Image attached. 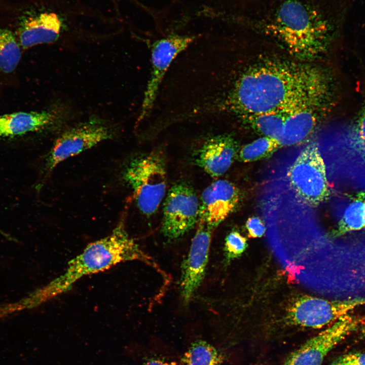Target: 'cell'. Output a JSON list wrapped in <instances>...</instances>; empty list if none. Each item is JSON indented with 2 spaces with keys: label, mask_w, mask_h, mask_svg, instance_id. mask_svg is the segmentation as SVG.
Wrapping results in <instances>:
<instances>
[{
  "label": "cell",
  "mask_w": 365,
  "mask_h": 365,
  "mask_svg": "<svg viewBox=\"0 0 365 365\" xmlns=\"http://www.w3.org/2000/svg\"><path fill=\"white\" fill-rule=\"evenodd\" d=\"M195 35L170 34L154 42L151 46V69L138 118H148L156 102L161 85L177 57L196 40Z\"/></svg>",
  "instance_id": "cell-6"
},
{
  "label": "cell",
  "mask_w": 365,
  "mask_h": 365,
  "mask_svg": "<svg viewBox=\"0 0 365 365\" xmlns=\"http://www.w3.org/2000/svg\"><path fill=\"white\" fill-rule=\"evenodd\" d=\"M212 230L199 222L188 255L181 264L179 291L185 304L190 302L204 278Z\"/></svg>",
  "instance_id": "cell-11"
},
{
  "label": "cell",
  "mask_w": 365,
  "mask_h": 365,
  "mask_svg": "<svg viewBox=\"0 0 365 365\" xmlns=\"http://www.w3.org/2000/svg\"><path fill=\"white\" fill-rule=\"evenodd\" d=\"M138 261L155 267L126 231L122 221L108 236L89 243L68 263L65 271L44 286L16 302L19 311L36 307L66 293L83 277L103 271L120 263Z\"/></svg>",
  "instance_id": "cell-2"
},
{
  "label": "cell",
  "mask_w": 365,
  "mask_h": 365,
  "mask_svg": "<svg viewBox=\"0 0 365 365\" xmlns=\"http://www.w3.org/2000/svg\"><path fill=\"white\" fill-rule=\"evenodd\" d=\"M330 365H342V364H341L337 360H336L334 361Z\"/></svg>",
  "instance_id": "cell-29"
},
{
  "label": "cell",
  "mask_w": 365,
  "mask_h": 365,
  "mask_svg": "<svg viewBox=\"0 0 365 365\" xmlns=\"http://www.w3.org/2000/svg\"><path fill=\"white\" fill-rule=\"evenodd\" d=\"M224 360V357L218 349L201 339L193 341L181 358L185 365H222Z\"/></svg>",
  "instance_id": "cell-18"
},
{
  "label": "cell",
  "mask_w": 365,
  "mask_h": 365,
  "mask_svg": "<svg viewBox=\"0 0 365 365\" xmlns=\"http://www.w3.org/2000/svg\"><path fill=\"white\" fill-rule=\"evenodd\" d=\"M327 76L312 65L267 61L240 74L228 89L204 90L201 112L204 119L226 114L240 118L275 111L291 112L324 105L330 92Z\"/></svg>",
  "instance_id": "cell-1"
},
{
  "label": "cell",
  "mask_w": 365,
  "mask_h": 365,
  "mask_svg": "<svg viewBox=\"0 0 365 365\" xmlns=\"http://www.w3.org/2000/svg\"><path fill=\"white\" fill-rule=\"evenodd\" d=\"M0 234L9 240H11L13 241V240H14V239H15L13 237L10 236V235H8V234H7L6 233H5V232H4L2 231H0Z\"/></svg>",
  "instance_id": "cell-28"
},
{
  "label": "cell",
  "mask_w": 365,
  "mask_h": 365,
  "mask_svg": "<svg viewBox=\"0 0 365 365\" xmlns=\"http://www.w3.org/2000/svg\"><path fill=\"white\" fill-rule=\"evenodd\" d=\"M199 209L200 201L192 188L182 182L173 185L164 203L163 235L169 239L183 236L199 220Z\"/></svg>",
  "instance_id": "cell-8"
},
{
  "label": "cell",
  "mask_w": 365,
  "mask_h": 365,
  "mask_svg": "<svg viewBox=\"0 0 365 365\" xmlns=\"http://www.w3.org/2000/svg\"><path fill=\"white\" fill-rule=\"evenodd\" d=\"M54 113L20 112L0 116V137H13L40 130L55 121Z\"/></svg>",
  "instance_id": "cell-16"
},
{
  "label": "cell",
  "mask_w": 365,
  "mask_h": 365,
  "mask_svg": "<svg viewBox=\"0 0 365 365\" xmlns=\"http://www.w3.org/2000/svg\"><path fill=\"white\" fill-rule=\"evenodd\" d=\"M142 365H173L171 362L159 358H152L145 361Z\"/></svg>",
  "instance_id": "cell-26"
},
{
  "label": "cell",
  "mask_w": 365,
  "mask_h": 365,
  "mask_svg": "<svg viewBox=\"0 0 365 365\" xmlns=\"http://www.w3.org/2000/svg\"><path fill=\"white\" fill-rule=\"evenodd\" d=\"M248 235L250 238L262 237L266 231L265 226L262 221L258 217H249L246 223Z\"/></svg>",
  "instance_id": "cell-23"
},
{
  "label": "cell",
  "mask_w": 365,
  "mask_h": 365,
  "mask_svg": "<svg viewBox=\"0 0 365 365\" xmlns=\"http://www.w3.org/2000/svg\"><path fill=\"white\" fill-rule=\"evenodd\" d=\"M236 153V142L231 135H217L204 142L197 155L196 162L211 176L217 177L229 169Z\"/></svg>",
  "instance_id": "cell-13"
},
{
  "label": "cell",
  "mask_w": 365,
  "mask_h": 365,
  "mask_svg": "<svg viewBox=\"0 0 365 365\" xmlns=\"http://www.w3.org/2000/svg\"><path fill=\"white\" fill-rule=\"evenodd\" d=\"M110 127L101 120L92 118L62 133L56 140L46 161L49 171L59 163L112 138Z\"/></svg>",
  "instance_id": "cell-7"
},
{
  "label": "cell",
  "mask_w": 365,
  "mask_h": 365,
  "mask_svg": "<svg viewBox=\"0 0 365 365\" xmlns=\"http://www.w3.org/2000/svg\"><path fill=\"white\" fill-rule=\"evenodd\" d=\"M238 200L239 192L233 184L223 179L212 182L201 194L199 222L214 229L231 213Z\"/></svg>",
  "instance_id": "cell-12"
},
{
  "label": "cell",
  "mask_w": 365,
  "mask_h": 365,
  "mask_svg": "<svg viewBox=\"0 0 365 365\" xmlns=\"http://www.w3.org/2000/svg\"><path fill=\"white\" fill-rule=\"evenodd\" d=\"M247 246V240L237 231H232L226 238L224 251L227 261L240 256Z\"/></svg>",
  "instance_id": "cell-22"
},
{
  "label": "cell",
  "mask_w": 365,
  "mask_h": 365,
  "mask_svg": "<svg viewBox=\"0 0 365 365\" xmlns=\"http://www.w3.org/2000/svg\"><path fill=\"white\" fill-rule=\"evenodd\" d=\"M286 111H275L268 113L248 115L241 118L254 129L268 137L280 140L285 120L289 113Z\"/></svg>",
  "instance_id": "cell-17"
},
{
  "label": "cell",
  "mask_w": 365,
  "mask_h": 365,
  "mask_svg": "<svg viewBox=\"0 0 365 365\" xmlns=\"http://www.w3.org/2000/svg\"><path fill=\"white\" fill-rule=\"evenodd\" d=\"M323 106H306L289 113L279 140L281 146L294 145L305 139L316 126Z\"/></svg>",
  "instance_id": "cell-15"
},
{
  "label": "cell",
  "mask_w": 365,
  "mask_h": 365,
  "mask_svg": "<svg viewBox=\"0 0 365 365\" xmlns=\"http://www.w3.org/2000/svg\"><path fill=\"white\" fill-rule=\"evenodd\" d=\"M21 46L13 33L0 27V72L8 74L17 66L21 57Z\"/></svg>",
  "instance_id": "cell-19"
},
{
  "label": "cell",
  "mask_w": 365,
  "mask_h": 365,
  "mask_svg": "<svg viewBox=\"0 0 365 365\" xmlns=\"http://www.w3.org/2000/svg\"><path fill=\"white\" fill-rule=\"evenodd\" d=\"M280 146L277 140L264 136L244 146L239 158L244 162L257 161L272 155Z\"/></svg>",
  "instance_id": "cell-20"
},
{
  "label": "cell",
  "mask_w": 365,
  "mask_h": 365,
  "mask_svg": "<svg viewBox=\"0 0 365 365\" xmlns=\"http://www.w3.org/2000/svg\"><path fill=\"white\" fill-rule=\"evenodd\" d=\"M365 303V300L329 301L311 296L298 298L289 306L288 322L293 325L320 328L335 322L355 307Z\"/></svg>",
  "instance_id": "cell-9"
},
{
  "label": "cell",
  "mask_w": 365,
  "mask_h": 365,
  "mask_svg": "<svg viewBox=\"0 0 365 365\" xmlns=\"http://www.w3.org/2000/svg\"><path fill=\"white\" fill-rule=\"evenodd\" d=\"M358 131L361 139L365 142V106L361 114L358 122Z\"/></svg>",
  "instance_id": "cell-25"
},
{
  "label": "cell",
  "mask_w": 365,
  "mask_h": 365,
  "mask_svg": "<svg viewBox=\"0 0 365 365\" xmlns=\"http://www.w3.org/2000/svg\"><path fill=\"white\" fill-rule=\"evenodd\" d=\"M360 333L361 336L365 337V319L361 321Z\"/></svg>",
  "instance_id": "cell-27"
},
{
  "label": "cell",
  "mask_w": 365,
  "mask_h": 365,
  "mask_svg": "<svg viewBox=\"0 0 365 365\" xmlns=\"http://www.w3.org/2000/svg\"><path fill=\"white\" fill-rule=\"evenodd\" d=\"M124 178L132 189L139 210L144 215L154 214L164 199L167 188L164 160L152 152L133 160L127 167Z\"/></svg>",
  "instance_id": "cell-4"
},
{
  "label": "cell",
  "mask_w": 365,
  "mask_h": 365,
  "mask_svg": "<svg viewBox=\"0 0 365 365\" xmlns=\"http://www.w3.org/2000/svg\"><path fill=\"white\" fill-rule=\"evenodd\" d=\"M256 20L266 33L300 59H313L323 53L334 30L332 20L304 0L285 1Z\"/></svg>",
  "instance_id": "cell-3"
},
{
  "label": "cell",
  "mask_w": 365,
  "mask_h": 365,
  "mask_svg": "<svg viewBox=\"0 0 365 365\" xmlns=\"http://www.w3.org/2000/svg\"><path fill=\"white\" fill-rule=\"evenodd\" d=\"M337 360L342 365H365V352L345 354Z\"/></svg>",
  "instance_id": "cell-24"
},
{
  "label": "cell",
  "mask_w": 365,
  "mask_h": 365,
  "mask_svg": "<svg viewBox=\"0 0 365 365\" xmlns=\"http://www.w3.org/2000/svg\"><path fill=\"white\" fill-rule=\"evenodd\" d=\"M62 21L54 12H45L24 18L18 29L19 43L23 49L50 43L58 38Z\"/></svg>",
  "instance_id": "cell-14"
},
{
  "label": "cell",
  "mask_w": 365,
  "mask_h": 365,
  "mask_svg": "<svg viewBox=\"0 0 365 365\" xmlns=\"http://www.w3.org/2000/svg\"><path fill=\"white\" fill-rule=\"evenodd\" d=\"M365 227V203L361 200L352 202L339 223L336 235H342Z\"/></svg>",
  "instance_id": "cell-21"
},
{
  "label": "cell",
  "mask_w": 365,
  "mask_h": 365,
  "mask_svg": "<svg viewBox=\"0 0 365 365\" xmlns=\"http://www.w3.org/2000/svg\"><path fill=\"white\" fill-rule=\"evenodd\" d=\"M361 320L349 314L311 338L290 353L282 365H321L336 346L357 328Z\"/></svg>",
  "instance_id": "cell-10"
},
{
  "label": "cell",
  "mask_w": 365,
  "mask_h": 365,
  "mask_svg": "<svg viewBox=\"0 0 365 365\" xmlns=\"http://www.w3.org/2000/svg\"><path fill=\"white\" fill-rule=\"evenodd\" d=\"M289 183L298 197L307 205L316 207L329 195L325 166L317 147L307 145L288 171Z\"/></svg>",
  "instance_id": "cell-5"
}]
</instances>
